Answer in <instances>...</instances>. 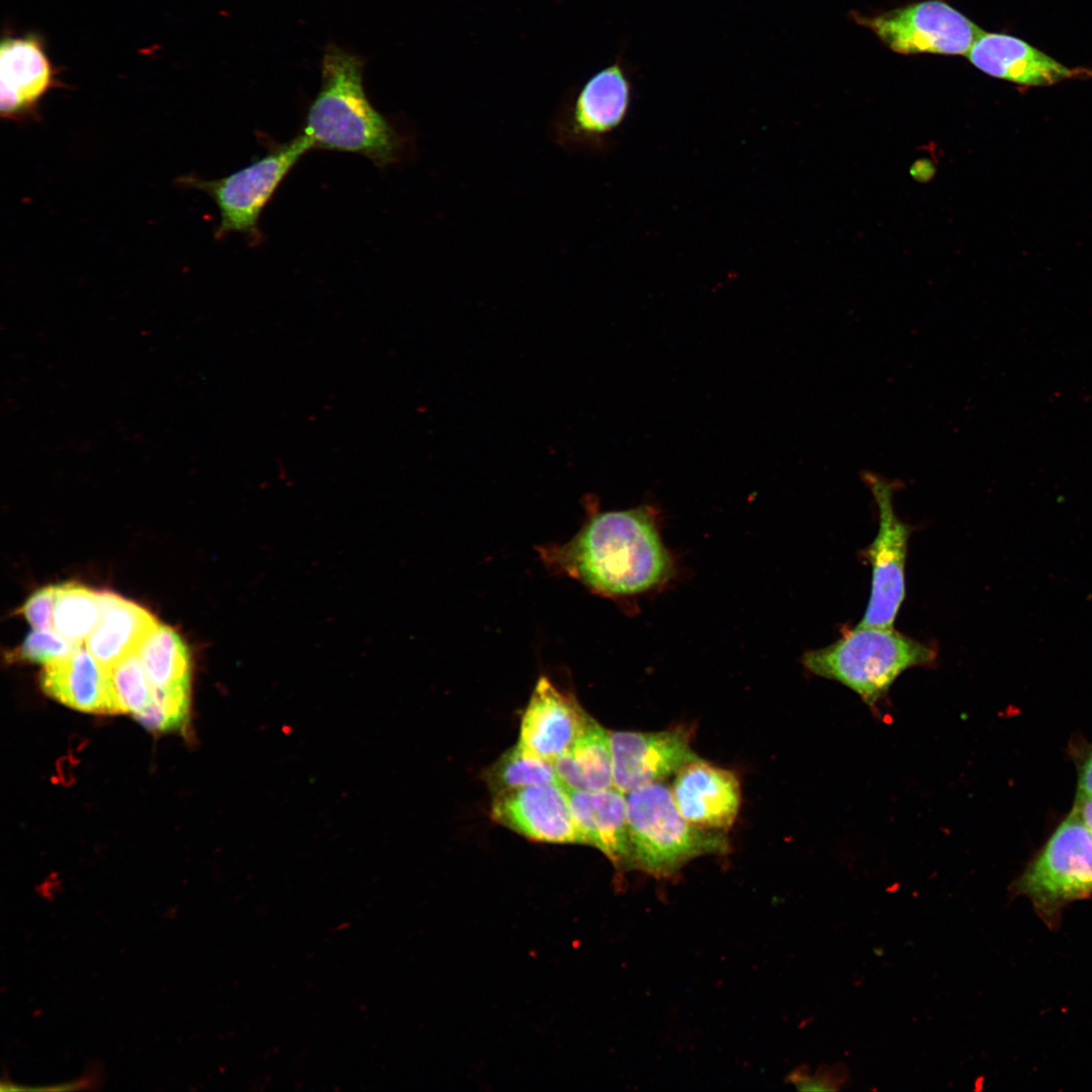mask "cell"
<instances>
[{
  "instance_id": "8",
  "label": "cell",
  "mask_w": 1092,
  "mask_h": 1092,
  "mask_svg": "<svg viewBox=\"0 0 1092 1092\" xmlns=\"http://www.w3.org/2000/svg\"><path fill=\"white\" fill-rule=\"evenodd\" d=\"M854 20L902 55L966 56L983 30L942 0H925Z\"/></svg>"
},
{
  "instance_id": "14",
  "label": "cell",
  "mask_w": 1092,
  "mask_h": 1092,
  "mask_svg": "<svg viewBox=\"0 0 1092 1092\" xmlns=\"http://www.w3.org/2000/svg\"><path fill=\"white\" fill-rule=\"evenodd\" d=\"M55 74L38 36H5L0 47L1 116L18 119L33 113L55 86Z\"/></svg>"
},
{
  "instance_id": "5",
  "label": "cell",
  "mask_w": 1092,
  "mask_h": 1092,
  "mask_svg": "<svg viewBox=\"0 0 1092 1092\" xmlns=\"http://www.w3.org/2000/svg\"><path fill=\"white\" fill-rule=\"evenodd\" d=\"M310 149V140L301 132L286 143L273 146L263 157L225 177L203 180L186 176L180 181L205 192L217 205L220 221L216 237L235 232L258 241L259 219L264 207L297 161Z\"/></svg>"
},
{
  "instance_id": "22",
  "label": "cell",
  "mask_w": 1092,
  "mask_h": 1092,
  "mask_svg": "<svg viewBox=\"0 0 1092 1092\" xmlns=\"http://www.w3.org/2000/svg\"><path fill=\"white\" fill-rule=\"evenodd\" d=\"M492 794L540 784L560 783L552 762L532 753L520 743L505 751L483 772Z\"/></svg>"
},
{
  "instance_id": "29",
  "label": "cell",
  "mask_w": 1092,
  "mask_h": 1092,
  "mask_svg": "<svg viewBox=\"0 0 1092 1092\" xmlns=\"http://www.w3.org/2000/svg\"><path fill=\"white\" fill-rule=\"evenodd\" d=\"M935 173V167L928 159H920L913 163L910 168L911 176L919 182H928Z\"/></svg>"
},
{
  "instance_id": "9",
  "label": "cell",
  "mask_w": 1092,
  "mask_h": 1092,
  "mask_svg": "<svg viewBox=\"0 0 1092 1092\" xmlns=\"http://www.w3.org/2000/svg\"><path fill=\"white\" fill-rule=\"evenodd\" d=\"M631 82L619 62L590 76L556 114L551 133L567 150H590L617 129L631 104Z\"/></svg>"
},
{
  "instance_id": "15",
  "label": "cell",
  "mask_w": 1092,
  "mask_h": 1092,
  "mask_svg": "<svg viewBox=\"0 0 1092 1092\" xmlns=\"http://www.w3.org/2000/svg\"><path fill=\"white\" fill-rule=\"evenodd\" d=\"M966 57L987 75L1019 85L1049 86L1078 74L1077 70L1006 33L983 31Z\"/></svg>"
},
{
  "instance_id": "16",
  "label": "cell",
  "mask_w": 1092,
  "mask_h": 1092,
  "mask_svg": "<svg viewBox=\"0 0 1092 1092\" xmlns=\"http://www.w3.org/2000/svg\"><path fill=\"white\" fill-rule=\"evenodd\" d=\"M39 679L47 695L71 708L97 714L122 713L110 668L88 650L78 648L47 663Z\"/></svg>"
},
{
  "instance_id": "13",
  "label": "cell",
  "mask_w": 1092,
  "mask_h": 1092,
  "mask_svg": "<svg viewBox=\"0 0 1092 1092\" xmlns=\"http://www.w3.org/2000/svg\"><path fill=\"white\" fill-rule=\"evenodd\" d=\"M590 719L575 697L561 691L542 675L523 715L519 743L553 763L569 748Z\"/></svg>"
},
{
  "instance_id": "1",
  "label": "cell",
  "mask_w": 1092,
  "mask_h": 1092,
  "mask_svg": "<svg viewBox=\"0 0 1092 1092\" xmlns=\"http://www.w3.org/2000/svg\"><path fill=\"white\" fill-rule=\"evenodd\" d=\"M537 551L552 572L607 597L650 590L665 582L673 568L649 506L596 513L567 542Z\"/></svg>"
},
{
  "instance_id": "2",
  "label": "cell",
  "mask_w": 1092,
  "mask_h": 1092,
  "mask_svg": "<svg viewBox=\"0 0 1092 1092\" xmlns=\"http://www.w3.org/2000/svg\"><path fill=\"white\" fill-rule=\"evenodd\" d=\"M360 59L332 47L325 53L322 86L302 132L312 148L358 154L378 167L397 162L403 141L366 96Z\"/></svg>"
},
{
  "instance_id": "6",
  "label": "cell",
  "mask_w": 1092,
  "mask_h": 1092,
  "mask_svg": "<svg viewBox=\"0 0 1092 1092\" xmlns=\"http://www.w3.org/2000/svg\"><path fill=\"white\" fill-rule=\"evenodd\" d=\"M1053 922L1066 904L1092 894V832L1073 814L1065 818L1013 884Z\"/></svg>"
},
{
  "instance_id": "26",
  "label": "cell",
  "mask_w": 1092,
  "mask_h": 1092,
  "mask_svg": "<svg viewBox=\"0 0 1092 1092\" xmlns=\"http://www.w3.org/2000/svg\"><path fill=\"white\" fill-rule=\"evenodd\" d=\"M57 585H47L33 593L21 608V613L36 630L53 628V612Z\"/></svg>"
},
{
  "instance_id": "24",
  "label": "cell",
  "mask_w": 1092,
  "mask_h": 1092,
  "mask_svg": "<svg viewBox=\"0 0 1092 1092\" xmlns=\"http://www.w3.org/2000/svg\"><path fill=\"white\" fill-rule=\"evenodd\" d=\"M80 648L56 632L36 630L30 632L16 651L17 658L35 663H50L67 657Z\"/></svg>"
},
{
  "instance_id": "3",
  "label": "cell",
  "mask_w": 1092,
  "mask_h": 1092,
  "mask_svg": "<svg viewBox=\"0 0 1092 1092\" xmlns=\"http://www.w3.org/2000/svg\"><path fill=\"white\" fill-rule=\"evenodd\" d=\"M937 650L894 628L856 626L832 644L807 651L802 658L811 673L854 692L873 711L901 673L936 662Z\"/></svg>"
},
{
  "instance_id": "20",
  "label": "cell",
  "mask_w": 1092,
  "mask_h": 1092,
  "mask_svg": "<svg viewBox=\"0 0 1092 1092\" xmlns=\"http://www.w3.org/2000/svg\"><path fill=\"white\" fill-rule=\"evenodd\" d=\"M138 654L151 691L189 692L188 650L173 629L159 624L143 642Z\"/></svg>"
},
{
  "instance_id": "7",
  "label": "cell",
  "mask_w": 1092,
  "mask_h": 1092,
  "mask_svg": "<svg viewBox=\"0 0 1092 1092\" xmlns=\"http://www.w3.org/2000/svg\"><path fill=\"white\" fill-rule=\"evenodd\" d=\"M861 479L875 499L879 529L863 551L872 568L871 594L861 627L893 628L906 596L905 566L911 527L900 520L894 494L902 486L897 479L864 470Z\"/></svg>"
},
{
  "instance_id": "11",
  "label": "cell",
  "mask_w": 1092,
  "mask_h": 1092,
  "mask_svg": "<svg viewBox=\"0 0 1092 1092\" xmlns=\"http://www.w3.org/2000/svg\"><path fill=\"white\" fill-rule=\"evenodd\" d=\"M491 819L535 841L579 843L566 788L560 783L506 790L494 795Z\"/></svg>"
},
{
  "instance_id": "19",
  "label": "cell",
  "mask_w": 1092,
  "mask_h": 1092,
  "mask_svg": "<svg viewBox=\"0 0 1092 1092\" xmlns=\"http://www.w3.org/2000/svg\"><path fill=\"white\" fill-rule=\"evenodd\" d=\"M561 784L567 790L602 791L613 788V760L610 732L595 719L569 748L553 761Z\"/></svg>"
},
{
  "instance_id": "12",
  "label": "cell",
  "mask_w": 1092,
  "mask_h": 1092,
  "mask_svg": "<svg viewBox=\"0 0 1092 1092\" xmlns=\"http://www.w3.org/2000/svg\"><path fill=\"white\" fill-rule=\"evenodd\" d=\"M670 791L679 813L697 827L726 831L737 818L741 789L736 774L701 757L674 775Z\"/></svg>"
},
{
  "instance_id": "4",
  "label": "cell",
  "mask_w": 1092,
  "mask_h": 1092,
  "mask_svg": "<svg viewBox=\"0 0 1092 1092\" xmlns=\"http://www.w3.org/2000/svg\"><path fill=\"white\" fill-rule=\"evenodd\" d=\"M625 799L633 869L667 878L699 856L725 854L730 848L725 831L687 821L662 782L636 789Z\"/></svg>"
},
{
  "instance_id": "18",
  "label": "cell",
  "mask_w": 1092,
  "mask_h": 1092,
  "mask_svg": "<svg viewBox=\"0 0 1092 1092\" xmlns=\"http://www.w3.org/2000/svg\"><path fill=\"white\" fill-rule=\"evenodd\" d=\"M101 617L87 638V650L104 666L112 668L136 653L159 625L146 609L115 594L101 592Z\"/></svg>"
},
{
  "instance_id": "25",
  "label": "cell",
  "mask_w": 1092,
  "mask_h": 1092,
  "mask_svg": "<svg viewBox=\"0 0 1092 1092\" xmlns=\"http://www.w3.org/2000/svg\"><path fill=\"white\" fill-rule=\"evenodd\" d=\"M846 1078L847 1070L840 1064L832 1068H821L814 1074L798 1069L790 1076L792 1083L801 1091H837Z\"/></svg>"
},
{
  "instance_id": "23",
  "label": "cell",
  "mask_w": 1092,
  "mask_h": 1092,
  "mask_svg": "<svg viewBox=\"0 0 1092 1092\" xmlns=\"http://www.w3.org/2000/svg\"><path fill=\"white\" fill-rule=\"evenodd\" d=\"M110 670L121 712H129L134 717L152 701L151 687L138 652L125 657Z\"/></svg>"
},
{
  "instance_id": "27",
  "label": "cell",
  "mask_w": 1092,
  "mask_h": 1092,
  "mask_svg": "<svg viewBox=\"0 0 1092 1092\" xmlns=\"http://www.w3.org/2000/svg\"><path fill=\"white\" fill-rule=\"evenodd\" d=\"M1070 746V754L1077 769V792L1092 795V743L1076 740Z\"/></svg>"
},
{
  "instance_id": "21",
  "label": "cell",
  "mask_w": 1092,
  "mask_h": 1092,
  "mask_svg": "<svg viewBox=\"0 0 1092 1092\" xmlns=\"http://www.w3.org/2000/svg\"><path fill=\"white\" fill-rule=\"evenodd\" d=\"M101 617L100 595L82 584L57 585L53 629L76 644L87 640Z\"/></svg>"
},
{
  "instance_id": "10",
  "label": "cell",
  "mask_w": 1092,
  "mask_h": 1092,
  "mask_svg": "<svg viewBox=\"0 0 1092 1092\" xmlns=\"http://www.w3.org/2000/svg\"><path fill=\"white\" fill-rule=\"evenodd\" d=\"M613 786L626 795L641 787L662 782L700 756L691 746L687 728L655 732H610Z\"/></svg>"
},
{
  "instance_id": "28",
  "label": "cell",
  "mask_w": 1092,
  "mask_h": 1092,
  "mask_svg": "<svg viewBox=\"0 0 1092 1092\" xmlns=\"http://www.w3.org/2000/svg\"><path fill=\"white\" fill-rule=\"evenodd\" d=\"M1092 832V795L1077 792L1071 811Z\"/></svg>"
},
{
  "instance_id": "17",
  "label": "cell",
  "mask_w": 1092,
  "mask_h": 1092,
  "mask_svg": "<svg viewBox=\"0 0 1092 1092\" xmlns=\"http://www.w3.org/2000/svg\"><path fill=\"white\" fill-rule=\"evenodd\" d=\"M567 795L579 843L601 850L618 870H633L625 795L614 787Z\"/></svg>"
}]
</instances>
